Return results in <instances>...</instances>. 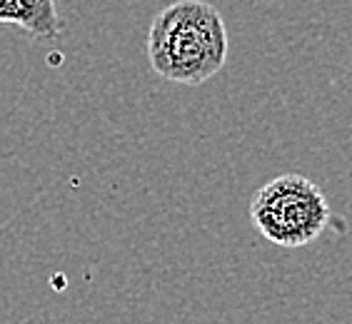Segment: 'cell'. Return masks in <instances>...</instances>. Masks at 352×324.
Returning a JSON list of instances; mask_svg holds the SVG:
<instances>
[{
  "instance_id": "1",
  "label": "cell",
  "mask_w": 352,
  "mask_h": 324,
  "mask_svg": "<svg viewBox=\"0 0 352 324\" xmlns=\"http://www.w3.org/2000/svg\"><path fill=\"white\" fill-rule=\"evenodd\" d=\"M148 60L163 80L203 85L228 62V27L205 0H177L153 18Z\"/></svg>"
},
{
  "instance_id": "2",
  "label": "cell",
  "mask_w": 352,
  "mask_h": 324,
  "mask_svg": "<svg viewBox=\"0 0 352 324\" xmlns=\"http://www.w3.org/2000/svg\"><path fill=\"white\" fill-rule=\"evenodd\" d=\"M250 222L267 242L295 250L315 242L325 232L330 205L318 183L298 172H287L272 177L255 192Z\"/></svg>"
},
{
  "instance_id": "3",
  "label": "cell",
  "mask_w": 352,
  "mask_h": 324,
  "mask_svg": "<svg viewBox=\"0 0 352 324\" xmlns=\"http://www.w3.org/2000/svg\"><path fill=\"white\" fill-rule=\"evenodd\" d=\"M0 23L23 27L33 40H58L63 33L55 0H0Z\"/></svg>"
}]
</instances>
